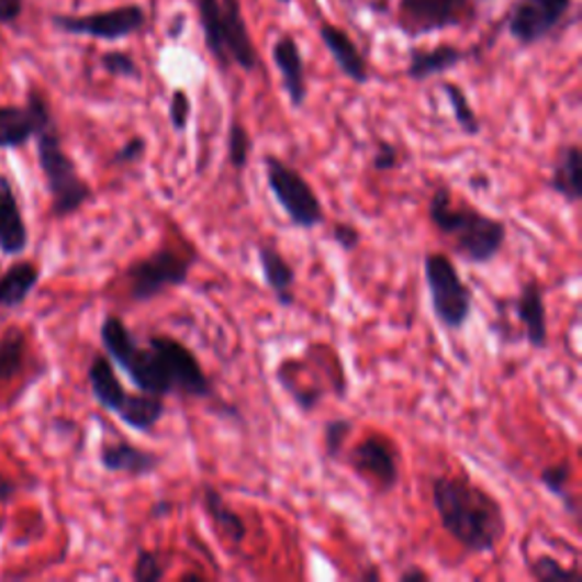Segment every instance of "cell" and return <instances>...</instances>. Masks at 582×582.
Returning <instances> with one entry per match:
<instances>
[{
    "label": "cell",
    "mask_w": 582,
    "mask_h": 582,
    "mask_svg": "<svg viewBox=\"0 0 582 582\" xmlns=\"http://www.w3.org/2000/svg\"><path fill=\"white\" fill-rule=\"evenodd\" d=\"M25 358V333L12 328L0 339V380H12L21 373Z\"/></svg>",
    "instance_id": "29"
},
{
    "label": "cell",
    "mask_w": 582,
    "mask_h": 582,
    "mask_svg": "<svg viewBox=\"0 0 582 582\" xmlns=\"http://www.w3.org/2000/svg\"><path fill=\"white\" fill-rule=\"evenodd\" d=\"M101 344L114 367L144 394L216 401L214 382L197 352L171 335H150L142 344L119 314H108L101 323Z\"/></svg>",
    "instance_id": "1"
},
{
    "label": "cell",
    "mask_w": 582,
    "mask_h": 582,
    "mask_svg": "<svg viewBox=\"0 0 582 582\" xmlns=\"http://www.w3.org/2000/svg\"><path fill=\"white\" fill-rule=\"evenodd\" d=\"M355 430V422L348 416H335L323 424V456L331 462H339L344 456V446Z\"/></svg>",
    "instance_id": "30"
},
{
    "label": "cell",
    "mask_w": 582,
    "mask_h": 582,
    "mask_svg": "<svg viewBox=\"0 0 582 582\" xmlns=\"http://www.w3.org/2000/svg\"><path fill=\"white\" fill-rule=\"evenodd\" d=\"M433 228L467 265H490L507 244V225L469 203H458L448 184H439L428 201Z\"/></svg>",
    "instance_id": "3"
},
{
    "label": "cell",
    "mask_w": 582,
    "mask_h": 582,
    "mask_svg": "<svg viewBox=\"0 0 582 582\" xmlns=\"http://www.w3.org/2000/svg\"><path fill=\"white\" fill-rule=\"evenodd\" d=\"M430 501L441 528L467 553H494L507 533V516L501 501L467 473L435 475L430 480Z\"/></svg>",
    "instance_id": "2"
},
{
    "label": "cell",
    "mask_w": 582,
    "mask_h": 582,
    "mask_svg": "<svg viewBox=\"0 0 582 582\" xmlns=\"http://www.w3.org/2000/svg\"><path fill=\"white\" fill-rule=\"evenodd\" d=\"M146 139L144 137H133V139H127L112 157V165H137V161L146 155Z\"/></svg>",
    "instance_id": "38"
},
{
    "label": "cell",
    "mask_w": 582,
    "mask_h": 582,
    "mask_svg": "<svg viewBox=\"0 0 582 582\" xmlns=\"http://www.w3.org/2000/svg\"><path fill=\"white\" fill-rule=\"evenodd\" d=\"M99 460L105 471L123 473L127 478H137V480L157 473L159 467L165 465V458H161L159 452L142 448L127 439L103 444Z\"/></svg>",
    "instance_id": "13"
},
{
    "label": "cell",
    "mask_w": 582,
    "mask_h": 582,
    "mask_svg": "<svg viewBox=\"0 0 582 582\" xmlns=\"http://www.w3.org/2000/svg\"><path fill=\"white\" fill-rule=\"evenodd\" d=\"M471 187L484 191V189H490V187H492V182H490L488 176H480V178H471Z\"/></svg>",
    "instance_id": "43"
},
{
    "label": "cell",
    "mask_w": 582,
    "mask_h": 582,
    "mask_svg": "<svg viewBox=\"0 0 582 582\" xmlns=\"http://www.w3.org/2000/svg\"><path fill=\"white\" fill-rule=\"evenodd\" d=\"M348 467L355 475L371 482L380 494H390L399 488L401 469L396 446L384 435H369L355 444L348 452Z\"/></svg>",
    "instance_id": "8"
},
{
    "label": "cell",
    "mask_w": 582,
    "mask_h": 582,
    "mask_svg": "<svg viewBox=\"0 0 582 582\" xmlns=\"http://www.w3.org/2000/svg\"><path fill=\"white\" fill-rule=\"evenodd\" d=\"M223 8V53L225 67L237 64L244 71H253L257 67V53L250 42L246 21L242 16L239 0H221Z\"/></svg>",
    "instance_id": "14"
},
{
    "label": "cell",
    "mask_w": 582,
    "mask_h": 582,
    "mask_svg": "<svg viewBox=\"0 0 582 582\" xmlns=\"http://www.w3.org/2000/svg\"><path fill=\"white\" fill-rule=\"evenodd\" d=\"M250 148H253V142L244 123L233 119L231 131H228V161L237 174L246 171L248 159H250Z\"/></svg>",
    "instance_id": "32"
},
{
    "label": "cell",
    "mask_w": 582,
    "mask_h": 582,
    "mask_svg": "<svg viewBox=\"0 0 582 582\" xmlns=\"http://www.w3.org/2000/svg\"><path fill=\"white\" fill-rule=\"evenodd\" d=\"M371 167L378 174H392L403 167V150L392 142H380L371 157Z\"/></svg>",
    "instance_id": "34"
},
{
    "label": "cell",
    "mask_w": 582,
    "mask_h": 582,
    "mask_svg": "<svg viewBox=\"0 0 582 582\" xmlns=\"http://www.w3.org/2000/svg\"><path fill=\"white\" fill-rule=\"evenodd\" d=\"M331 239L344 250V253H352L358 250L362 244V233L358 225H352L348 221H335L331 225Z\"/></svg>",
    "instance_id": "37"
},
{
    "label": "cell",
    "mask_w": 582,
    "mask_h": 582,
    "mask_svg": "<svg viewBox=\"0 0 582 582\" xmlns=\"http://www.w3.org/2000/svg\"><path fill=\"white\" fill-rule=\"evenodd\" d=\"M257 262H260L262 278L271 291V296L280 307H291L296 303V269L280 253L276 244H257Z\"/></svg>",
    "instance_id": "15"
},
{
    "label": "cell",
    "mask_w": 582,
    "mask_h": 582,
    "mask_svg": "<svg viewBox=\"0 0 582 582\" xmlns=\"http://www.w3.org/2000/svg\"><path fill=\"white\" fill-rule=\"evenodd\" d=\"M101 64H103V69L110 76H114V78H131V80H139L142 78L137 61L131 55H125V53H105Z\"/></svg>",
    "instance_id": "35"
},
{
    "label": "cell",
    "mask_w": 582,
    "mask_h": 582,
    "mask_svg": "<svg viewBox=\"0 0 582 582\" xmlns=\"http://www.w3.org/2000/svg\"><path fill=\"white\" fill-rule=\"evenodd\" d=\"M582 150L578 144H567L558 150L553 171L546 180L548 191H553L567 205H578L582 201Z\"/></svg>",
    "instance_id": "18"
},
{
    "label": "cell",
    "mask_w": 582,
    "mask_h": 582,
    "mask_svg": "<svg viewBox=\"0 0 582 582\" xmlns=\"http://www.w3.org/2000/svg\"><path fill=\"white\" fill-rule=\"evenodd\" d=\"M465 0H403V16L418 32L441 30L460 21Z\"/></svg>",
    "instance_id": "20"
},
{
    "label": "cell",
    "mask_w": 582,
    "mask_h": 582,
    "mask_svg": "<svg viewBox=\"0 0 582 582\" xmlns=\"http://www.w3.org/2000/svg\"><path fill=\"white\" fill-rule=\"evenodd\" d=\"M273 64L280 71L282 87L291 108L301 110L307 101V80H305V64L294 37H280L271 51Z\"/></svg>",
    "instance_id": "16"
},
{
    "label": "cell",
    "mask_w": 582,
    "mask_h": 582,
    "mask_svg": "<svg viewBox=\"0 0 582 582\" xmlns=\"http://www.w3.org/2000/svg\"><path fill=\"white\" fill-rule=\"evenodd\" d=\"M14 496V482L8 480L3 473H0V503H5Z\"/></svg>",
    "instance_id": "42"
},
{
    "label": "cell",
    "mask_w": 582,
    "mask_h": 582,
    "mask_svg": "<svg viewBox=\"0 0 582 582\" xmlns=\"http://www.w3.org/2000/svg\"><path fill=\"white\" fill-rule=\"evenodd\" d=\"M199 10L205 30V44L219 67L228 69L225 67V53H223V8L219 0H199Z\"/></svg>",
    "instance_id": "27"
},
{
    "label": "cell",
    "mask_w": 582,
    "mask_h": 582,
    "mask_svg": "<svg viewBox=\"0 0 582 582\" xmlns=\"http://www.w3.org/2000/svg\"><path fill=\"white\" fill-rule=\"evenodd\" d=\"M191 119V99L184 89H176L169 101V121L176 133H184Z\"/></svg>",
    "instance_id": "36"
},
{
    "label": "cell",
    "mask_w": 582,
    "mask_h": 582,
    "mask_svg": "<svg viewBox=\"0 0 582 582\" xmlns=\"http://www.w3.org/2000/svg\"><path fill=\"white\" fill-rule=\"evenodd\" d=\"M27 225L23 221L19 199L10 178L0 176V250L21 255L27 248Z\"/></svg>",
    "instance_id": "17"
},
{
    "label": "cell",
    "mask_w": 582,
    "mask_h": 582,
    "mask_svg": "<svg viewBox=\"0 0 582 582\" xmlns=\"http://www.w3.org/2000/svg\"><path fill=\"white\" fill-rule=\"evenodd\" d=\"M441 91L446 93V101H448V105L452 110V119H456V123L460 125V131L467 137H478L480 131H482V123H480L475 110L471 108L462 87L452 85V82H444Z\"/></svg>",
    "instance_id": "28"
},
{
    "label": "cell",
    "mask_w": 582,
    "mask_h": 582,
    "mask_svg": "<svg viewBox=\"0 0 582 582\" xmlns=\"http://www.w3.org/2000/svg\"><path fill=\"white\" fill-rule=\"evenodd\" d=\"M87 378L96 403L112 414H116V410L123 405L127 394H131L119 380L114 362L108 358V355H93Z\"/></svg>",
    "instance_id": "22"
},
{
    "label": "cell",
    "mask_w": 582,
    "mask_h": 582,
    "mask_svg": "<svg viewBox=\"0 0 582 582\" xmlns=\"http://www.w3.org/2000/svg\"><path fill=\"white\" fill-rule=\"evenodd\" d=\"M53 121L51 108L42 93L32 91L25 108L5 105L0 108V148L14 150L25 146L44 125Z\"/></svg>",
    "instance_id": "10"
},
{
    "label": "cell",
    "mask_w": 582,
    "mask_h": 582,
    "mask_svg": "<svg viewBox=\"0 0 582 582\" xmlns=\"http://www.w3.org/2000/svg\"><path fill=\"white\" fill-rule=\"evenodd\" d=\"M262 165L267 187L273 193L280 210L287 214L289 225H294L299 231L321 228L326 223V210H323L318 193L307 182V178L271 153L262 157Z\"/></svg>",
    "instance_id": "7"
},
{
    "label": "cell",
    "mask_w": 582,
    "mask_h": 582,
    "mask_svg": "<svg viewBox=\"0 0 582 582\" xmlns=\"http://www.w3.org/2000/svg\"><path fill=\"white\" fill-rule=\"evenodd\" d=\"M199 265L197 253H180L169 246H159L150 255L131 262L123 273L127 282V296L133 303H150L167 294L169 289L184 287L191 269Z\"/></svg>",
    "instance_id": "6"
},
{
    "label": "cell",
    "mask_w": 582,
    "mask_h": 582,
    "mask_svg": "<svg viewBox=\"0 0 582 582\" xmlns=\"http://www.w3.org/2000/svg\"><path fill=\"white\" fill-rule=\"evenodd\" d=\"M23 12V0H0V21L12 23Z\"/></svg>",
    "instance_id": "39"
},
{
    "label": "cell",
    "mask_w": 582,
    "mask_h": 582,
    "mask_svg": "<svg viewBox=\"0 0 582 582\" xmlns=\"http://www.w3.org/2000/svg\"><path fill=\"white\" fill-rule=\"evenodd\" d=\"M571 0H522L510 19V35L519 44H537L569 12Z\"/></svg>",
    "instance_id": "11"
},
{
    "label": "cell",
    "mask_w": 582,
    "mask_h": 582,
    "mask_svg": "<svg viewBox=\"0 0 582 582\" xmlns=\"http://www.w3.org/2000/svg\"><path fill=\"white\" fill-rule=\"evenodd\" d=\"M165 414H167L165 399L150 396L144 392L139 394L131 392L123 401V405L116 410L119 422L142 435H150L159 426L161 418H165Z\"/></svg>",
    "instance_id": "23"
},
{
    "label": "cell",
    "mask_w": 582,
    "mask_h": 582,
    "mask_svg": "<svg viewBox=\"0 0 582 582\" xmlns=\"http://www.w3.org/2000/svg\"><path fill=\"white\" fill-rule=\"evenodd\" d=\"M40 269L32 262H16L0 273V307H19L40 282Z\"/></svg>",
    "instance_id": "25"
},
{
    "label": "cell",
    "mask_w": 582,
    "mask_h": 582,
    "mask_svg": "<svg viewBox=\"0 0 582 582\" xmlns=\"http://www.w3.org/2000/svg\"><path fill=\"white\" fill-rule=\"evenodd\" d=\"M424 280L430 296V310L446 331L460 333L473 316V289L460 276L456 262L446 253H426Z\"/></svg>",
    "instance_id": "5"
},
{
    "label": "cell",
    "mask_w": 582,
    "mask_h": 582,
    "mask_svg": "<svg viewBox=\"0 0 582 582\" xmlns=\"http://www.w3.org/2000/svg\"><path fill=\"white\" fill-rule=\"evenodd\" d=\"M430 573L424 571L422 567H407L405 571L399 573V582H428Z\"/></svg>",
    "instance_id": "40"
},
{
    "label": "cell",
    "mask_w": 582,
    "mask_h": 582,
    "mask_svg": "<svg viewBox=\"0 0 582 582\" xmlns=\"http://www.w3.org/2000/svg\"><path fill=\"white\" fill-rule=\"evenodd\" d=\"M165 575H167V569H165V562H161L159 553L150 551V548H139L133 571H131V578L135 582H159Z\"/></svg>",
    "instance_id": "33"
},
{
    "label": "cell",
    "mask_w": 582,
    "mask_h": 582,
    "mask_svg": "<svg viewBox=\"0 0 582 582\" xmlns=\"http://www.w3.org/2000/svg\"><path fill=\"white\" fill-rule=\"evenodd\" d=\"M146 23L142 8L125 5L110 12H99L89 16H57L55 25L64 32H74V35H89L96 40H121L127 35H135Z\"/></svg>",
    "instance_id": "9"
},
{
    "label": "cell",
    "mask_w": 582,
    "mask_h": 582,
    "mask_svg": "<svg viewBox=\"0 0 582 582\" xmlns=\"http://www.w3.org/2000/svg\"><path fill=\"white\" fill-rule=\"evenodd\" d=\"M40 167L46 178V187L53 201V214L57 219H67L80 212L91 199L93 191L87 180L80 176L74 157L64 150L61 135L55 121L44 125L35 135Z\"/></svg>",
    "instance_id": "4"
},
{
    "label": "cell",
    "mask_w": 582,
    "mask_h": 582,
    "mask_svg": "<svg viewBox=\"0 0 582 582\" xmlns=\"http://www.w3.org/2000/svg\"><path fill=\"white\" fill-rule=\"evenodd\" d=\"M362 580H380L382 575H380V571H376V569H371V571H365L362 575H360Z\"/></svg>",
    "instance_id": "44"
},
{
    "label": "cell",
    "mask_w": 582,
    "mask_h": 582,
    "mask_svg": "<svg viewBox=\"0 0 582 582\" xmlns=\"http://www.w3.org/2000/svg\"><path fill=\"white\" fill-rule=\"evenodd\" d=\"M571 462L569 460H560L556 465H548L541 469L539 473V484L541 488L551 494L553 499H558L564 507L567 514L573 516V522H580V507H578V499L571 490Z\"/></svg>",
    "instance_id": "26"
},
{
    "label": "cell",
    "mask_w": 582,
    "mask_h": 582,
    "mask_svg": "<svg viewBox=\"0 0 582 582\" xmlns=\"http://www.w3.org/2000/svg\"><path fill=\"white\" fill-rule=\"evenodd\" d=\"M201 505L208 514V519L212 522L214 530L228 539L233 546H242L248 537V526L244 522V516L225 501L221 490H216L214 484H203V494H201Z\"/></svg>",
    "instance_id": "19"
},
{
    "label": "cell",
    "mask_w": 582,
    "mask_h": 582,
    "mask_svg": "<svg viewBox=\"0 0 582 582\" xmlns=\"http://www.w3.org/2000/svg\"><path fill=\"white\" fill-rule=\"evenodd\" d=\"M526 567H528L530 578L539 580V582H564V580H578L580 578L578 569H567L553 556H539V558L530 560Z\"/></svg>",
    "instance_id": "31"
},
{
    "label": "cell",
    "mask_w": 582,
    "mask_h": 582,
    "mask_svg": "<svg viewBox=\"0 0 582 582\" xmlns=\"http://www.w3.org/2000/svg\"><path fill=\"white\" fill-rule=\"evenodd\" d=\"M510 307L514 312V318L522 323L528 346L535 350L548 348V316L544 303V287L537 280H526L519 289V294L510 301Z\"/></svg>",
    "instance_id": "12"
},
{
    "label": "cell",
    "mask_w": 582,
    "mask_h": 582,
    "mask_svg": "<svg viewBox=\"0 0 582 582\" xmlns=\"http://www.w3.org/2000/svg\"><path fill=\"white\" fill-rule=\"evenodd\" d=\"M174 503L171 501H157L150 505V516L153 519H161V516H169L174 512Z\"/></svg>",
    "instance_id": "41"
},
{
    "label": "cell",
    "mask_w": 582,
    "mask_h": 582,
    "mask_svg": "<svg viewBox=\"0 0 582 582\" xmlns=\"http://www.w3.org/2000/svg\"><path fill=\"white\" fill-rule=\"evenodd\" d=\"M321 40L331 51V55L335 57L337 67L342 69V74L346 78H350L355 85L369 82L367 61H365L362 53L358 51V46L352 44V40L346 35L344 30H339L337 25H331V23L321 25Z\"/></svg>",
    "instance_id": "21"
},
{
    "label": "cell",
    "mask_w": 582,
    "mask_h": 582,
    "mask_svg": "<svg viewBox=\"0 0 582 582\" xmlns=\"http://www.w3.org/2000/svg\"><path fill=\"white\" fill-rule=\"evenodd\" d=\"M462 59H465V53L448 44L437 46L433 51H414L410 57L407 76L416 82H424L428 78H435L450 69H456Z\"/></svg>",
    "instance_id": "24"
}]
</instances>
